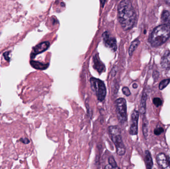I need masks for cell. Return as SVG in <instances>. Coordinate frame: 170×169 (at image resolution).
<instances>
[{
  "mask_svg": "<svg viewBox=\"0 0 170 169\" xmlns=\"http://www.w3.org/2000/svg\"><path fill=\"white\" fill-rule=\"evenodd\" d=\"M136 15L130 0H122L118 6V18L121 26L128 30L134 25Z\"/></svg>",
  "mask_w": 170,
  "mask_h": 169,
  "instance_id": "1",
  "label": "cell"
},
{
  "mask_svg": "<svg viewBox=\"0 0 170 169\" xmlns=\"http://www.w3.org/2000/svg\"><path fill=\"white\" fill-rule=\"evenodd\" d=\"M170 37V25L164 24L154 29L149 40L152 47H158L166 42Z\"/></svg>",
  "mask_w": 170,
  "mask_h": 169,
  "instance_id": "2",
  "label": "cell"
},
{
  "mask_svg": "<svg viewBox=\"0 0 170 169\" xmlns=\"http://www.w3.org/2000/svg\"><path fill=\"white\" fill-rule=\"evenodd\" d=\"M109 131L110 138L116 147L117 154L120 156H124L125 153V148L120 128L117 126H110Z\"/></svg>",
  "mask_w": 170,
  "mask_h": 169,
  "instance_id": "3",
  "label": "cell"
},
{
  "mask_svg": "<svg viewBox=\"0 0 170 169\" xmlns=\"http://www.w3.org/2000/svg\"><path fill=\"white\" fill-rule=\"evenodd\" d=\"M90 81L91 88L96 95L97 100L100 102L104 101L107 94V89L105 83L102 80L95 78H91Z\"/></svg>",
  "mask_w": 170,
  "mask_h": 169,
  "instance_id": "4",
  "label": "cell"
},
{
  "mask_svg": "<svg viewBox=\"0 0 170 169\" xmlns=\"http://www.w3.org/2000/svg\"><path fill=\"white\" fill-rule=\"evenodd\" d=\"M117 116L120 123L123 124L127 121V104L125 98H120L116 100Z\"/></svg>",
  "mask_w": 170,
  "mask_h": 169,
  "instance_id": "5",
  "label": "cell"
},
{
  "mask_svg": "<svg viewBox=\"0 0 170 169\" xmlns=\"http://www.w3.org/2000/svg\"><path fill=\"white\" fill-rule=\"evenodd\" d=\"M139 112L136 110H134L131 114L129 133L132 136H135L137 134L138 121L139 119Z\"/></svg>",
  "mask_w": 170,
  "mask_h": 169,
  "instance_id": "6",
  "label": "cell"
},
{
  "mask_svg": "<svg viewBox=\"0 0 170 169\" xmlns=\"http://www.w3.org/2000/svg\"><path fill=\"white\" fill-rule=\"evenodd\" d=\"M103 41L105 45L112 49L113 51L117 50V43L114 38L110 36L109 33L105 31L103 34Z\"/></svg>",
  "mask_w": 170,
  "mask_h": 169,
  "instance_id": "7",
  "label": "cell"
},
{
  "mask_svg": "<svg viewBox=\"0 0 170 169\" xmlns=\"http://www.w3.org/2000/svg\"><path fill=\"white\" fill-rule=\"evenodd\" d=\"M49 46V42L48 41L43 42L37 45L33 49V52L31 54V58L34 59L35 56L45 51Z\"/></svg>",
  "mask_w": 170,
  "mask_h": 169,
  "instance_id": "8",
  "label": "cell"
},
{
  "mask_svg": "<svg viewBox=\"0 0 170 169\" xmlns=\"http://www.w3.org/2000/svg\"><path fill=\"white\" fill-rule=\"evenodd\" d=\"M157 162L159 166L162 169H170V159L164 153L157 155Z\"/></svg>",
  "mask_w": 170,
  "mask_h": 169,
  "instance_id": "9",
  "label": "cell"
},
{
  "mask_svg": "<svg viewBox=\"0 0 170 169\" xmlns=\"http://www.w3.org/2000/svg\"><path fill=\"white\" fill-rule=\"evenodd\" d=\"M93 68L101 74L105 71V66L100 61L97 54L95 55L93 57Z\"/></svg>",
  "mask_w": 170,
  "mask_h": 169,
  "instance_id": "10",
  "label": "cell"
},
{
  "mask_svg": "<svg viewBox=\"0 0 170 169\" xmlns=\"http://www.w3.org/2000/svg\"><path fill=\"white\" fill-rule=\"evenodd\" d=\"M161 65L163 68L170 69V52L167 51L163 56L161 61Z\"/></svg>",
  "mask_w": 170,
  "mask_h": 169,
  "instance_id": "11",
  "label": "cell"
},
{
  "mask_svg": "<svg viewBox=\"0 0 170 169\" xmlns=\"http://www.w3.org/2000/svg\"><path fill=\"white\" fill-rule=\"evenodd\" d=\"M30 63L32 67L36 70H45L48 68L49 66L48 63H44L38 61H33V60L30 61Z\"/></svg>",
  "mask_w": 170,
  "mask_h": 169,
  "instance_id": "12",
  "label": "cell"
},
{
  "mask_svg": "<svg viewBox=\"0 0 170 169\" xmlns=\"http://www.w3.org/2000/svg\"><path fill=\"white\" fill-rule=\"evenodd\" d=\"M145 161L146 165V168L148 169H151L153 167V163L150 153L148 150H146L145 152Z\"/></svg>",
  "mask_w": 170,
  "mask_h": 169,
  "instance_id": "13",
  "label": "cell"
},
{
  "mask_svg": "<svg viewBox=\"0 0 170 169\" xmlns=\"http://www.w3.org/2000/svg\"><path fill=\"white\" fill-rule=\"evenodd\" d=\"M146 100H147V95L146 93H143L141 100L140 107V112L142 115L145 114Z\"/></svg>",
  "mask_w": 170,
  "mask_h": 169,
  "instance_id": "14",
  "label": "cell"
},
{
  "mask_svg": "<svg viewBox=\"0 0 170 169\" xmlns=\"http://www.w3.org/2000/svg\"><path fill=\"white\" fill-rule=\"evenodd\" d=\"M139 44H140V41L138 39H136V40H134L132 42L128 50V54L130 56L132 55L133 53L136 49L137 48Z\"/></svg>",
  "mask_w": 170,
  "mask_h": 169,
  "instance_id": "15",
  "label": "cell"
},
{
  "mask_svg": "<svg viewBox=\"0 0 170 169\" xmlns=\"http://www.w3.org/2000/svg\"><path fill=\"white\" fill-rule=\"evenodd\" d=\"M170 13L168 10H164L161 16V20L166 23L165 24L169 25L168 22L170 21Z\"/></svg>",
  "mask_w": 170,
  "mask_h": 169,
  "instance_id": "16",
  "label": "cell"
},
{
  "mask_svg": "<svg viewBox=\"0 0 170 169\" xmlns=\"http://www.w3.org/2000/svg\"><path fill=\"white\" fill-rule=\"evenodd\" d=\"M142 129H143V133L144 134V136L145 138L147 137V136H148V121L146 120V119H144V120H143V127H142Z\"/></svg>",
  "mask_w": 170,
  "mask_h": 169,
  "instance_id": "17",
  "label": "cell"
},
{
  "mask_svg": "<svg viewBox=\"0 0 170 169\" xmlns=\"http://www.w3.org/2000/svg\"><path fill=\"white\" fill-rule=\"evenodd\" d=\"M108 162H109V165L111 166L112 168H114V169L119 168L118 167H117V163H116V160L114 159L113 157L110 156V157L109 158V159H108Z\"/></svg>",
  "mask_w": 170,
  "mask_h": 169,
  "instance_id": "18",
  "label": "cell"
},
{
  "mask_svg": "<svg viewBox=\"0 0 170 169\" xmlns=\"http://www.w3.org/2000/svg\"><path fill=\"white\" fill-rule=\"evenodd\" d=\"M170 82V79H166L162 80L159 84V89L160 90H163L169 84Z\"/></svg>",
  "mask_w": 170,
  "mask_h": 169,
  "instance_id": "19",
  "label": "cell"
},
{
  "mask_svg": "<svg viewBox=\"0 0 170 169\" xmlns=\"http://www.w3.org/2000/svg\"><path fill=\"white\" fill-rule=\"evenodd\" d=\"M153 101V103L155 105L156 107H159L162 104V101L159 98H155Z\"/></svg>",
  "mask_w": 170,
  "mask_h": 169,
  "instance_id": "20",
  "label": "cell"
},
{
  "mask_svg": "<svg viewBox=\"0 0 170 169\" xmlns=\"http://www.w3.org/2000/svg\"><path fill=\"white\" fill-rule=\"evenodd\" d=\"M122 93L126 96H129L131 94L130 90L127 87H124L122 89Z\"/></svg>",
  "mask_w": 170,
  "mask_h": 169,
  "instance_id": "21",
  "label": "cell"
},
{
  "mask_svg": "<svg viewBox=\"0 0 170 169\" xmlns=\"http://www.w3.org/2000/svg\"><path fill=\"white\" fill-rule=\"evenodd\" d=\"M164 132V129L162 128H156V129H155L154 134L155 135H157V136H158V135H160L161 133H163Z\"/></svg>",
  "mask_w": 170,
  "mask_h": 169,
  "instance_id": "22",
  "label": "cell"
},
{
  "mask_svg": "<svg viewBox=\"0 0 170 169\" xmlns=\"http://www.w3.org/2000/svg\"><path fill=\"white\" fill-rule=\"evenodd\" d=\"M9 52H6V53H4V57H5V59L7 61H9L10 58L9 57Z\"/></svg>",
  "mask_w": 170,
  "mask_h": 169,
  "instance_id": "23",
  "label": "cell"
},
{
  "mask_svg": "<svg viewBox=\"0 0 170 169\" xmlns=\"http://www.w3.org/2000/svg\"><path fill=\"white\" fill-rule=\"evenodd\" d=\"M20 140L22 141V142L25 143V144H27V143H30V140L26 138H22V139Z\"/></svg>",
  "mask_w": 170,
  "mask_h": 169,
  "instance_id": "24",
  "label": "cell"
},
{
  "mask_svg": "<svg viewBox=\"0 0 170 169\" xmlns=\"http://www.w3.org/2000/svg\"><path fill=\"white\" fill-rule=\"evenodd\" d=\"M107 0H100L101 5V7H104V6L105 5V2H106Z\"/></svg>",
  "mask_w": 170,
  "mask_h": 169,
  "instance_id": "25",
  "label": "cell"
},
{
  "mask_svg": "<svg viewBox=\"0 0 170 169\" xmlns=\"http://www.w3.org/2000/svg\"><path fill=\"white\" fill-rule=\"evenodd\" d=\"M137 84L136 83H134L133 84V87L134 88H137Z\"/></svg>",
  "mask_w": 170,
  "mask_h": 169,
  "instance_id": "26",
  "label": "cell"
},
{
  "mask_svg": "<svg viewBox=\"0 0 170 169\" xmlns=\"http://www.w3.org/2000/svg\"><path fill=\"white\" fill-rule=\"evenodd\" d=\"M165 2L167 5L170 6V0H165Z\"/></svg>",
  "mask_w": 170,
  "mask_h": 169,
  "instance_id": "27",
  "label": "cell"
}]
</instances>
